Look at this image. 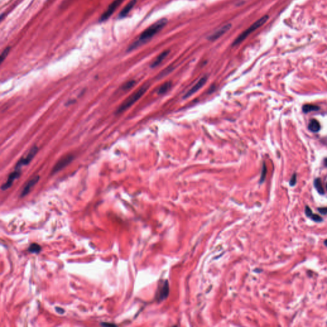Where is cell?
<instances>
[{"label": "cell", "instance_id": "obj_5", "mask_svg": "<svg viewBox=\"0 0 327 327\" xmlns=\"http://www.w3.org/2000/svg\"><path fill=\"white\" fill-rule=\"evenodd\" d=\"M124 0H114V1L109 5L107 10L102 14L101 17L99 19V22H104L107 21L108 19L114 13L117 8L121 4V3Z\"/></svg>", "mask_w": 327, "mask_h": 327}, {"label": "cell", "instance_id": "obj_11", "mask_svg": "<svg viewBox=\"0 0 327 327\" xmlns=\"http://www.w3.org/2000/svg\"><path fill=\"white\" fill-rule=\"evenodd\" d=\"M169 284L167 281H165L164 283L161 284V286L159 288L157 297L159 300H163L165 299L169 294Z\"/></svg>", "mask_w": 327, "mask_h": 327}, {"label": "cell", "instance_id": "obj_4", "mask_svg": "<svg viewBox=\"0 0 327 327\" xmlns=\"http://www.w3.org/2000/svg\"><path fill=\"white\" fill-rule=\"evenodd\" d=\"M38 147L37 146H34L32 148V149H31L29 152L27 153V155H26L25 157H22L19 161L16 164V165H15V169H21V168L24 166H26L28 164H29L30 163V162L32 161V159L34 158V157L36 155V154L38 152Z\"/></svg>", "mask_w": 327, "mask_h": 327}, {"label": "cell", "instance_id": "obj_13", "mask_svg": "<svg viewBox=\"0 0 327 327\" xmlns=\"http://www.w3.org/2000/svg\"><path fill=\"white\" fill-rule=\"evenodd\" d=\"M170 51L169 50H167V51H164V52H162V53H161L157 58L156 59H155L153 63L151 64V67L152 68H154V67H157L158 65H159L162 62L164 61V59L168 56V54H169Z\"/></svg>", "mask_w": 327, "mask_h": 327}, {"label": "cell", "instance_id": "obj_17", "mask_svg": "<svg viewBox=\"0 0 327 327\" xmlns=\"http://www.w3.org/2000/svg\"><path fill=\"white\" fill-rule=\"evenodd\" d=\"M314 185L316 189L317 190V191L318 192L319 194H324V189L323 187V185H322L321 181L320 178L315 179V180L314 181Z\"/></svg>", "mask_w": 327, "mask_h": 327}, {"label": "cell", "instance_id": "obj_28", "mask_svg": "<svg viewBox=\"0 0 327 327\" xmlns=\"http://www.w3.org/2000/svg\"><path fill=\"white\" fill-rule=\"evenodd\" d=\"M324 164L326 167H327V158H326L324 160Z\"/></svg>", "mask_w": 327, "mask_h": 327}, {"label": "cell", "instance_id": "obj_18", "mask_svg": "<svg viewBox=\"0 0 327 327\" xmlns=\"http://www.w3.org/2000/svg\"><path fill=\"white\" fill-rule=\"evenodd\" d=\"M171 87V83L170 81L166 82V83H164L160 87V88L159 89V91H158V93H159V95H163V94H164V93H166V92H167L169 90Z\"/></svg>", "mask_w": 327, "mask_h": 327}, {"label": "cell", "instance_id": "obj_2", "mask_svg": "<svg viewBox=\"0 0 327 327\" xmlns=\"http://www.w3.org/2000/svg\"><path fill=\"white\" fill-rule=\"evenodd\" d=\"M149 88V85L147 84H144L141 88H139L136 91L133 93L125 100L117 109L116 114L119 115L124 111H125L127 109L130 107L134 104H135L140 98H141L147 91Z\"/></svg>", "mask_w": 327, "mask_h": 327}, {"label": "cell", "instance_id": "obj_9", "mask_svg": "<svg viewBox=\"0 0 327 327\" xmlns=\"http://www.w3.org/2000/svg\"><path fill=\"white\" fill-rule=\"evenodd\" d=\"M207 81V76H204V77H202V78L200 79L199 80V81L191 89H189L187 92H186V93L184 96V98H187V97H189L190 96L192 95L194 93H195L201 88H202L205 85V84L206 83Z\"/></svg>", "mask_w": 327, "mask_h": 327}, {"label": "cell", "instance_id": "obj_6", "mask_svg": "<svg viewBox=\"0 0 327 327\" xmlns=\"http://www.w3.org/2000/svg\"><path fill=\"white\" fill-rule=\"evenodd\" d=\"M74 159V156L72 155H67L61 158L58 162L54 165L53 170L52 173H56L58 171H59L61 169H64L67 166H68Z\"/></svg>", "mask_w": 327, "mask_h": 327}, {"label": "cell", "instance_id": "obj_10", "mask_svg": "<svg viewBox=\"0 0 327 327\" xmlns=\"http://www.w3.org/2000/svg\"><path fill=\"white\" fill-rule=\"evenodd\" d=\"M137 3V0H131L130 2H129L127 5L120 12L119 15H118V19H123L125 18H126L128 14L130 13V12L131 11V10L134 8V7L135 5Z\"/></svg>", "mask_w": 327, "mask_h": 327}, {"label": "cell", "instance_id": "obj_21", "mask_svg": "<svg viewBox=\"0 0 327 327\" xmlns=\"http://www.w3.org/2000/svg\"><path fill=\"white\" fill-rule=\"evenodd\" d=\"M10 47H7V48L2 52V54H1V57H0V58H1V63H2V62L4 61V59L6 58V57L7 56V55L8 54V53L10 52Z\"/></svg>", "mask_w": 327, "mask_h": 327}, {"label": "cell", "instance_id": "obj_19", "mask_svg": "<svg viewBox=\"0 0 327 327\" xmlns=\"http://www.w3.org/2000/svg\"><path fill=\"white\" fill-rule=\"evenodd\" d=\"M135 84V81H134V80H132V81H130L129 82H127L125 84H124L123 86H122V89L124 90V91H126V90H128L130 88H132Z\"/></svg>", "mask_w": 327, "mask_h": 327}, {"label": "cell", "instance_id": "obj_30", "mask_svg": "<svg viewBox=\"0 0 327 327\" xmlns=\"http://www.w3.org/2000/svg\"><path fill=\"white\" fill-rule=\"evenodd\" d=\"M326 189H327V183H326Z\"/></svg>", "mask_w": 327, "mask_h": 327}, {"label": "cell", "instance_id": "obj_26", "mask_svg": "<svg viewBox=\"0 0 327 327\" xmlns=\"http://www.w3.org/2000/svg\"><path fill=\"white\" fill-rule=\"evenodd\" d=\"M56 312L59 314H64L65 313V310L64 309H62L61 307H56Z\"/></svg>", "mask_w": 327, "mask_h": 327}, {"label": "cell", "instance_id": "obj_20", "mask_svg": "<svg viewBox=\"0 0 327 327\" xmlns=\"http://www.w3.org/2000/svg\"><path fill=\"white\" fill-rule=\"evenodd\" d=\"M267 166H265V164H264L263 166V169H262V173H261V179H260V182L262 183L264 181V179H265L266 178V175H267Z\"/></svg>", "mask_w": 327, "mask_h": 327}, {"label": "cell", "instance_id": "obj_15", "mask_svg": "<svg viewBox=\"0 0 327 327\" xmlns=\"http://www.w3.org/2000/svg\"><path fill=\"white\" fill-rule=\"evenodd\" d=\"M320 109L319 106L315 105H310V104H305L303 106L302 110L303 112L305 113H307L311 111H318Z\"/></svg>", "mask_w": 327, "mask_h": 327}, {"label": "cell", "instance_id": "obj_25", "mask_svg": "<svg viewBox=\"0 0 327 327\" xmlns=\"http://www.w3.org/2000/svg\"><path fill=\"white\" fill-rule=\"evenodd\" d=\"M318 210L319 212L323 215L327 214V207H322V208H318Z\"/></svg>", "mask_w": 327, "mask_h": 327}, {"label": "cell", "instance_id": "obj_12", "mask_svg": "<svg viewBox=\"0 0 327 327\" xmlns=\"http://www.w3.org/2000/svg\"><path fill=\"white\" fill-rule=\"evenodd\" d=\"M40 179V176H35L34 178H33L32 180H30L26 185V186L24 187L22 192H21V196L23 197H24L25 196H26L30 191L31 189H32L33 186Z\"/></svg>", "mask_w": 327, "mask_h": 327}, {"label": "cell", "instance_id": "obj_7", "mask_svg": "<svg viewBox=\"0 0 327 327\" xmlns=\"http://www.w3.org/2000/svg\"><path fill=\"white\" fill-rule=\"evenodd\" d=\"M231 27H232L231 24H227L223 26L222 27L216 30L215 32H213L212 34H211L209 36V37L208 38V39L212 42V41L213 42L217 39H219L222 36H223L224 34H226L227 32H229L230 29L231 28Z\"/></svg>", "mask_w": 327, "mask_h": 327}, {"label": "cell", "instance_id": "obj_14", "mask_svg": "<svg viewBox=\"0 0 327 327\" xmlns=\"http://www.w3.org/2000/svg\"><path fill=\"white\" fill-rule=\"evenodd\" d=\"M308 129L313 132H318L321 129L320 123L315 119L311 120L308 125Z\"/></svg>", "mask_w": 327, "mask_h": 327}, {"label": "cell", "instance_id": "obj_29", "mask_svg": "<svg viewBox=\"0 0 327 327\" xmlns=\"http://www.w3.org/2000/svg\"><path fill=\"white\" fill-rule=\"evenodd\" d=\"M324 245L327 247V240H326L324 242Z\"/></svg>", "mask_w": 327, "mask_h": 327}, {"label": "cell", "instance_id": "obj_22", "mask_svg": "<svg viewBox=\"0 0 327 327\" xmlns=\"http://www.w3.org/2000/svg\"><path fill=\"white\" fill-rule=\"evenodd\" d=\"M311 218H312V219L314 221L317 222H320L323 221V218L321 216H319V215H317V214L313 215L312 216H311Z\"/></svg>", "mask_w": 327, "mask_h": 327}, {"label": "cell", "instance_id": "obj_8", "mask_svg": "<svg viewBox=\"0 0 327 327\" xmlns=\"http://www.w3.org/2000/svg\"><path fill=\"white\" fill-rule=\"evenodd\" d=\"M21 170L18 169H15V170L13 171V172L11 173L10 175L8 176V178L7 181L2 185V191H5V190H7L8 189H9L12 186L14 180L19 178V176H21Z\"/></svg>", "mask_w": 327, "mask_h": 327}, {"label": "cell", "instance_id": "obj_24", "mask_svg": "<svg viewBox=\"0 0 327 327\" xmlns=\"http://www.w3.org/2000/svg\"><path fill=\"white\" fill-rule=\"evenodd\" d=\"M305 213L306 216L308 217H311V216L313 215V212H312V210H311V209L310 208V207H308V206L305 207Z\"/></svg>", "mask_w": 327, "mask_h": 327}, {"label": "cell", "instance_id": "obj_27", "mask_svg": "<svg viewBox=\"0 0 327 327\" xmlns=\"http://www.w3.org/2000/svg\"><path fill=\"white\" fill-rule=\"evenodd\" d=\"M101 325L102 326H116L115 324L113 323H101Z\"/></svg>", "mask_w": 327, "mask_h": 327}, {"label": "cell", "instance_id": "obj_16", "mask_svg": "<svg viewBox=\"0 0 327 327\" xmlns=\"http://www.w3.org/2000/svg\"><path fill=\"white\" fill-rule=\"evenodd\" d=\"M41 249H42V247L38 244H37L36 243H33L29 245L28 250L31 253L38 254L41 251Z\"/></svg>", "mask_w": 327, "mask_h": 327}, {"label": "cell", "instance_id": "obj_1", "mask_svg": "<svg viewBox=\"0 0 327 327\" xmlns=\"http://www.w3.org/2000/svg\"><path fill=\"white\" fill-rule=\"evenodd\" d=\"M167 23V20L166 18H162L155 22L148 28H147L144 32L140 35L138 39L130 45L128 49L129 51H132L136 49L137 47L145 43L150 40L154 35L159 33L160 31L163 29Z\"/></svg>", "mask_w": 327, "mask_h": 327}, {"label": "cell", "instance_id": "obj_3", "mask_svg": "<svg viewBox=\"0 0 327 327\" xmlns=\"http://www.w3.org/2000/svg\"><path fill=\"white\" fill-rule=\"evenodd\" d=\"M269 19L268 15H264L263 17L261 18L258 20H257L254 24H253L250 27L245 29L243 32H242L235 40L233 42L232 45V46H236L240 43H242L245 38H247V37H248L249 35H251L252 33H253L255 30L260 28L262 25H263L264 23L268 21Z\"/></svg>", "mask_w": 327, "mask_h": 327}, {"label": "cell", "instance_id": "obj_23", "mask_svg": "<svg viewBox=\"0 0 327 327\" xmlns=\"http://www.w3.org/2000/svg\"><path fill=\"white\" fill-rule=\"evenodd\" d=\"M296 183H297V175L294 174L292 176V177L289 181V185H290V186H293L295 185Z\"/></svg>", "mask_w": 327, "mask_h": 327}]
</instances>
